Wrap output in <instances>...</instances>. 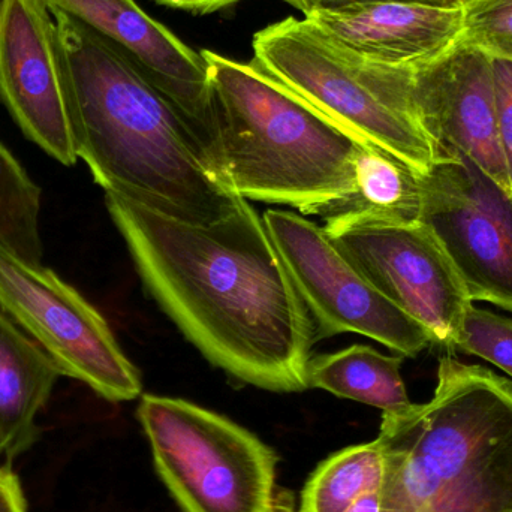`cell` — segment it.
Masks as SVG:
<instances>
[{"label": "cell", "mask_w": 512, "mask_h": 512, "mask_svg": "<svg viewBox=\"0 0 512 512\" xmlns=\"http://www.w3.org/2000/svg\"><path fill=\"white\" fill-rule=\"evenodd\" d=\"M105 206L147 291L210 363L262 390L309 388L312 318L245 198L210 225L108 192Z\"/></svg>", "instance_id": "obj_1"}, {"label": "cell", "mask_w": 512, "mask_h": 512, "mask_svg": "<svg viewBox=\"0 0 512 512\" xmlns=\"http://www.w3.org/2000/svg\"><path fill=\"white\" fill-rule=\"evenodd\" d=\"M78 159L108 194L191 224L236 212L243 198L212 167L182 113L110 41L62 12Z\"/></svg>", "instance_id": "obj_2"}, {"label": "cell", "mask_w": 512, "mask_h": 512, "mask_svg": "<svg viewBox=\"0 0 512 512\" xmlns=\"http://www.w3.org/2000/svg\"><path fill=\"white\" fill-rule=\"evenodd\" d=\"M379 512H512V382L451 354L432 399L382 415Z\"/></svg>", "instance_id": "obj_3"}, {"label": "cell", "mask_w": 512, "mask_h": 512, "mask_svg": "<svg viewBox=\"0 0 512 512\" xmlns=\"http://www.w3.org/2000/svg\"><path fill=\"white\" fill-rule=\"evenodd\" d=\"M201 54L212 87L210 161L231 191L322 219L355 194V156L367 141L292 95L254 62Z\"/></svg>", "instance_id": "obj_4"}, {"label": "cell", "mask_w": 512, "mask_h": 512, "mask_svg": "<svg viewBox=\"0 0 512 512\" xmlns=\"http://www.w3.org/2000/svg\"><path fill=\"white\" fill-rule=\"evenodd\" d=\"M265 74L331 122L424 174L441 158L390 66L361 62L334 47L307 18L288 17L255 33Z\"/></svg>", "instance_id": "obj_5"}, {"label": "cell", "mask_w": 512, "mask_h": 512, "mask_svg": "<svg viewBox=\"0 0 512 512\" xmlns=\"http://www.w3.org/2000/svg\"><path fill=\"white\" fill-rule=\"evenodd\" d=\"M138 420L156 471L185 512H289L279 456L245 427L176 397L144 394Z\"/></svg>", "instance_id": "obj_6"}, {"label": "cell", "mask_w": 512, "mask_h": 512, "mask_svg": "<svg viewBox=\"0 0 512 512\" xmlns=\"http://www.w3.org/2000/svg\"><path fill=\"white\" fill-rule=\"evenodd\" d=\"M0 310L50 355L63 376L110 402L141 396L140 372L98 309L50 268L2 248Z\"/></svg>", "instance_id": "obj_7"}, {"label": "cell", "mask_w": 512, "mask_h": 512, "mask_svg": "<svg viewBox=\"0 0 512 512\" xmlns=\"http://www.w3.org/2000/svg\"><path fill=\"white\" fill-rule=\"evenodd\" d=\"M262 221L312 318L316 340L361 334L411 358L433 345L429 331L375 288L324 228L288 210H267Z\"/></svg>", "instance_id": "obj_8"}, {"label": "cell", "mask_w": 512, "mask_h": 512, "mask_svg": "<svg viewBox=\"0 0 512 512\" xmlns=\"http://www.w3.org/2000/svg\"><path fill=\"white\" fill-rule=\"evenodd\" d=\"M324 230L375 288L429 331L433 345L453 354L474 301L426 224L339 216L325 219Z\"/></svg>", "instance_id": "obj_9"}, {"label": "cell", "mask_w": 512, "mask_h": 512, "mask_svg": "<svg viewBox=\"0 0 512 512\" xmlns=\"http://www.w3.org/2000/svg\"><path fill=\"white\" fill-rule=\"evenodd\" d=\"M420 221L444 246L474 301L512 312V198L468 158H441L421 177Z\"/></svg>", "instance_id": "obj_10"}, {"label": "cell", "mask_w": 512, "mask_h": 512, "mask_svg": "<svg viewBox=\"0 0 512 512\" xmlns=\"http://www.w3.org/2000/svg\"><path fill=\"white\" fill-rule=\"evenodd\" d=\"M69 98L54 15L38 0H0V99L26 138L66 167L78 161Z\"/></svg>", "instance_id": "obj_11"}, {"label": "cell", "mask_w": 512, "mask_h": 512, "mask_svg": "<svg viewBox=\"0 0 512 512\" xmlns=\"http://www.w3.org/2000/svg\"><path fill=\"white\" fill-rule=\"evenodd\" d=\"M409 104L439 152H456L477 165L512 198L496 122L493 59L456 45L417 65L403 66Z\"/></svg>", "instance_id": "obj_12"}, {"label": "cell", "mask_w": 512, "mask_h": 512, "mask_svg": "<svg viewBox=\"0 0 512 512\" xmlns=\"http://www.w3.org/2000/svg\"><path fill=\"white\" fill-rule=\"evenodd\" d=\"M80 21L119 48L185 116L206 147L213 138L212 87L203 54L180 41L135 0H38Z\"/></svg>", "instance_id": "obj_13"}, {"label": "cell", "mask_w": 512, "mask_h": 512, "mask_svg": "<svg viewBox=\"0 0 512 512\" xmlns=\"http://www.w3.org/2000/svg\"><path fill=\"white\" fill-rule=\"evenodd\" d=\"M304 18L343 53L376 65L427 62L462 35V6L393 0L324 9Z\"/></svg>", "instance_id": "obj_14"}, {"label": "cell", "mask_w": 512, "mask_h": 512, "mask_svg": "<svg viewBox=\"0 0 512 512\" xmlns=\"http://www.w3.org/2000/svg\"><path fill=\"white\" fill-rule=\"evenodd\" d=\"M60 376L50 355L0 310V453L6 459L35 444L36 417Z\"/></svg>", "instance_id": "obj_15"}, {"label": "cell", "mask_w": 512, "mask_h": 512, "mask_svg": "<svg viewBox=\"0 0 512 512\" xmlns=\"http://www.w3.org/2000/svg\"><path fill=\"white\" fill-rule=\"evenodd\" d=\"M402 355H385L372 346L352 345L307 363V385L343 399L399 414L411 408L402 378Z\"/></svg>", "instance_id": "obj_16"}, {"label": "cell", "mask_w": 512, "mask_h": 512, "mask_svg": "<svg viewBox=\"0 0 512 512\" xmlns=\"http://www.w3.org/2000/svg\"><path fill=\"white\" fill-rule=\"evenodd\" d=\"M423 174L396 156L367 143L355 156L357 191L324 219L349 216L367 221L420 222Z\"/></svg>", "instance_id": "obj_17"}, {"label": "cell", "mask_w": 512, "mask_h": 512, "mask_svg": "<svg viewBox=\"0 0 512 512\" xmlns=\"http://www.w3.org/2000/svg\"><path fill=\"white\" fill-rule=\"evenodd\" d=\"M384 456L378 442L343 448L315 469L303 492L300 512H346L361 496L381 492Z\"/></svg>", "instance_id": "obj_18"}, {"label": "cell", "mask_w": 512, "mask_h": 512, "mask_svg": "<svg viewBox=\"0 0 512 512\" xmlns=\"http://www.w3.org/2000/svg\"><path fill=\"white\" fill-rule=\"evenodd\" d=\"M39 212L41 189L0 144V248L23 261L41 264Z\"/></svg>", "instance_id": "obj_19"}, {"label": "cell", "mask_w": 512, "mask_h": 512, "mask_svg": "<svg viewBox=\"0 0 512 512\" xmlns=\"http://www.w3.org/2000/svg\"><path fill=\"white\" fill-rule=\"evenodd\" d=\"M460 41L490 59L512 63V0H466Z\"/></svg>", "instance_id": "obj_20"}, {"label": "cell", "mask_w": 512, "mask_h": 512, "mask_svg": "<svg viewBox=\"0 0 512 512\" xmlns=\"http://www.w3.org/2000/svg\"><path fill=\"white\" fill-rule=\"evenodd\" d=\"M454 352L481 358L512 379V318L472 304Z\"/></svg>", "instance_id": "obj_21"}, {"label": "cell", "mask_w": 512, "mask_h": 512, "mask_svg": "<svg viewBox=\"0 0 512 512\" xmlns=\"http://www.w3.org/2000/svg\"><path fill=\"white\" fill-rule=\"evenodd\" d=\"M496 122L512 185V63L493 59Z\"/></svg>", "instance_id": "obj_22"}, {"label": "cell", "mask_w": 512, "mask_h": 512, "mask_svg": "<svg viewBox=\"0 0 512 512\" xmlns=\"http://www.w3.org/2000/svg\"><path fill=\"white\" fill-rule=\"evenodd\" d=\"M0 512H26L20 481L9 468H0Z\"/></svg>", "instance_id": "obj_23"}, {"label": "cell", "mask_w": 512, "mask_h": 512, "mask_svg": "<svg viewBox=\"0 0 512 512\" xmlns=\"http://www.w3.org/2000/svg\"><path fill=\"white\" fill-rule=\"evenodd\" d=\"M369 2H393V0H294V8L300 9L304 15L324 9H339L345 6L357 5V3ZM394 2H418L439 6H460L454 0H394Z\"/></svg>", "instance_id": "obj_24"}, {"label": "cell", "mask_w": 512, "mask_h": 512, "mask_svg": "<svg viewBox=\"0 0 512 512\" xmlns=\"http://www.w3.org/2000/svg\"><path fill=\"white\" fill-rule=\"evenodd\" d=\"M156 2L170 6V8L192 12V14H212V12L221 11V9L236 5L243 0H156ZM283 2L294 5V0H283Z\"/></svg>", "instance_id": "obj_25"}, {"label": "cell", "mask_w": 512, "mask_h": 512, "mask_svg": "<svg viewBox=\"0 0 512 512\" xmlns=\"http://www.w3.org/2000/svg\"><path fill=\"white\" fill-rule=\"evenodd\" d=\"M379 510H381V492H372L361 496L346 512H379Z\"/></svg>", "instance_id": "obj_26"}, {"label": "cell", "mask_w": 512, "mask_h": 512, "mask_svg": "<svg viewBox=\"0 0 512 512\" xmlns=\"http://www.w3.org/2000/svg\"><path fill=\"white\" fill-rule=\"evenodd\" d=\"M454 2H456L457 5H462V3L466 2V0H454Z\"/></svg>", "instance_id": "obj_27"}, {"label": "cell", "mask_w": 512, "mask_h": 512, "mask_svg": "<svg viewBox=\"0 0 512 512\" xmlns=\"http://www.w3.org/2000/svg\"><path fill=\"white\" fill-rule=\"evenodd\" d=\"M0 456H2V453H0Z\"/></svg>", "instance_id": "obj_28"}]
</instances>
